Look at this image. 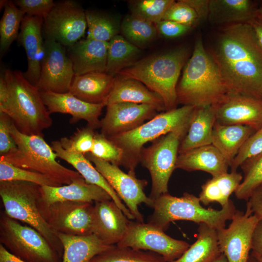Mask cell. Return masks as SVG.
I'll return each mask as SVG.
<instances>
[{
    "mask_svg": "<svg viewBox=\"0 0 262 262\" xmlns=\"http://www.w3.org/2000/svg\"><path fill=\"white\" fill-rule=\"evenodd\" d=\"M209 53L228 92L262 99V48L249 23L226 25Z\"/></svg>",
    "mask_w": 262,
    "mask_h": 262,
    "instance_id": "obj_1",
    "label": "cell"
},
{
    "mask_svg": "<svg viewBox=\"0 0 262 262\" xmlns=\"http://www.w3.org/2000/svg\"><path fill=\"white\" fill-rule=\"evenodd\" d=\"M0 112L7 115L17 130L44 137L52 119L36 86L18 70L6 69L0 76Z\"/></svg>",
    "mask_w": 262,
    "mask_h": 262,
    "instance_id": "obj_2",
    "label": "cell"
},
{
    "mask_svg": "<svg viewBox=\"0 0 262 262\" xmlns=\"http://www.w3.org/2000/svg\"><path fill=\"white\" fill-rule=\"evenodd\" d=\"M228 92L215 63L201 38H198L177 84L178 103L195 107L212 106Z\"/></svg>",
    "mask_w": 262,
    "mask_h": 262,
    "instance_id": "obj_3",
    "label": "cell"
},
{
    "mask_svg": "<svg viewBox=\"0 0 262 262\" xmlns=\"http://www.w3.org/2000/svg\"><path fill=\"white\" fill-rule=\"evenodd\" d=\"M188 55L187 49L178 48L139 60L117 75L140 82L161 97L166 111L171 110L177 108V83Z\"/></svg>",
    "mask_w": 262,
    "mask_h": 262,
    "instance_id": "obj_4",
    "label": "cell"
},
{
    "mask_svg": "<svg viewBox=\"0 0 262 262\" xmlns=\"http://www.w3.org/2000/svg\"><path fill=\"white\" fill-rule=\"evenodd\" d=\"M153 201L154 211L148 223L164 231L171 222L178 220L204 223L217 230L225 227L227 221L232 219L236 211L231 200L219 210L205 208L198 197L187 192L180 197L165 193Z\"/></svg>",
    "mask_w": 262,
    "mask_h": 262,
    "instance_id": "obj_5",
    "label": "cell"
},
{
    "mask_svg": "<svg viewBox=\"0 0 262 262\" xmlns=\"http://www.w3.org/2000/svg\"><path fill=\"white\" fill-rule=\"evenodd\" d=\"M10 133L17 148L0 158L17 167L46 175L62 185L82 177L57 162L55 153L43 136L24 134L12 121Z\"/></svg>",
    "mask_w": 262,
    "mask_h": 262,
    "instance_id": "obj_6",
    "label": "cell"
},
{
    "mask_svg": "<svg viewBox=\"0 0 262 262\" xmlns=\"http://www.w3.org/2000/svg\"><path fill=\"white\" fill-rule=\"evenodd\" d=\"M40 186L22 181H0V196L9 217L37 230L62 258L63 247L57 233L42 217L38 207Z\"/></svg>",
    "mask_w": 262,
    "mask_h": 262,
    "instance_id": "obj_7",
    "label": "cell"
},
{
    "mask_svg": "<svg viewBox=\"0 0 262 262\" xmlns=\"http://www.w3.org/2000/svg\"><path fill=\"white\" fill-rule=\"evenodd\" d=\"M195 107L182 106L163 112L129 132L109 137L124 153L122 166L135 174L144 145L188 123Z\"/></svg>",
    "mask_w": 262,
    "mask_h": 262,
    "instance_id": "obj_8",
    "label": "cell"
},
{
    "mask_svg": "<svg viewBox=\"0 0 262 262\" xmlns=\"http://www.w3.org/2000/svg\"><path fill=\"white\" fill-rule=\"evenodd\" d=\"M189 123L158 138L150 146L144 147L141 149L140 163L150 175L152 186L149 197L152 200L168 193V184L176 169L179 146L187 132Z\"/></svg>",
    "mask_w": 262,
    "mask_h": 262,
    "instance_id": "obj_9",
    "label": "cell"
},
{
    "mask_svg": "<svg viewBox=\"0 0 262 262\" xmlns=\"http://www.w3.org/2000/svg\"><path fill=\"white\" fill-rule=\"evenodd\" d=\"M0 242L10 253L27 262H61L62 258L37 230L2 212Z\"/></svg>",
    "mask_w": 262,
    "mask_h": 262,
    "instance_id": "obj_10",
    "label": "cell"
},
{
    "mask_svg": "<svg viewBox=\"0 0 262 262\" xmlns=\"http://www.w3.org/2000/svg\"><path fill=\"white\" fill-rule=\"evenodd\" d=\"M38 207L43 219L57 233L93 234L92 203L64 201L44 204L38 201Z\"/></svg>",
    "mask_w": 262,
    "mask_h": 262,
    "instance_id": "obj_11",
    "label": "cell"
},
{
    "mask_svg": "<svg viewBox=\"0 0 262 262\" xmlns=\"http://www.w3.org/2000/svg\"><path fill=\"white\" fill-rule=\"evenodd\" d=\"M116 245L156 253L166 262L179 259L190 246L184 241L171 237L148 222L137 221H130L125 235Z\"/></svg>",
    "mask_w": 262,
    "mask_h": 262,
    "instance_id": "obj_12",
    "label": "cell"
},
{
    "mask_svg": "<svg viewBox=\"0 0 262 262\" xmlns=\"http://www.w3.org/2000/svg\"><path fill=\"white\" fill-rule=\"evenodd\" d=\"M86 27L82 7L75 1L64 0L55 2L43 18L42 34L44 40H53L67 48L80 40Z\"/></svg>",
    "mask_w": 262,
    "mask_h": 262,
    "instance_id": "obj_13",
    "label": "cell"
},
{
    "mask_svg": "<svg viewBox=\"0 0 262 262\" xmlns=\"http://www.w3.org/2000/svg\"><path fill=\"white\" fill-rule=\"evenodd\" d=\"M86 157L106 180L117 195L125 204L135 219L144 222V217L138 209L141 203L152 207L153 201L144 191L147 182L136 178L135 174L123 172L116 165L97 158L90 153Z\"/></svg>",
    "mask_w": 262,
    "mask_h": 262,
    "instance_id": "obj_14",
    "label": "cell"
},
{
    "mask_svg": "<svg viewBox=\"0 0 262 262\" xmlns=\"http://www.w3.org/2000/svg\"><path fill=\"white\" fill-rule=\"evenodd\" d=\"M75 76L66 47L49 39L44 40L40 75L36 85L40 92H69Z\"/></svg>",
    "mask_w": 262,
    "mask_h": 262,
    "instance_id": "obj_15",
    "label": "cell"
},
{
    "mask_svg": "<svg viewBox=\"0 0 262 262\" xmlns=\"http://www.w3.org/2000/svg\"><path fill=\"white\" fill-rule=\"evenodd\" d=\"M259 220L246 210H236L229 227L216 230L220 250L228 262H247Z\"/></svg>",
    "mask_w": 262,
    "mask_h": 262,
    "instance_id": "obj_16",
    "label": "cell"
},
{
    "mask_svg": "<svg viewBox=\"0 0 262 262\" xmlns=\"http://www.w3.org/2000/svg\"><path fill=\"white\" fill-rule=\"evenodd\" d=\"M212 106L218 123L246 125L256 131L262 127V99L228 92Z\"/></svg>",
    "mask_w": 262,
    "mask_h": 262,
    "instance_id": "obj_17",
    "label": "cell"
},
{
    "mask_svg": "<svg viewBox=\"0 0 262 262\" xmlns=\"http://www.w3.org/2000/svg\"><path fill=\"white\" fill-rule=\"evenodd\" d=\"M157 112L147 104L127 102L109 104L100 120V133L109 138L129 132L154 118Z\"/></svg>",
    "mask_w": 262,
    "mask_h": 262,
    "instance_id": "obj_18",
    "label": "cell"
},
{
    "mask_svg": "<svg viewBox=\"0 0 262 262\" xmlns=\"http://www.w3.org/2000/svg\"><path fill=\"white\" fill-rule=\"evenodd\" d=\"M43 101L49 113L67 114L72 117L70 123H76L81 120L94 130L99 128V117L104 103L92 104L84 101L68 92L57 93L51 91L40 92Z\"/></svg>",
    "mask_w": 262,
    "mask_h": 262,
    "instance_id": "obj_19",
    "label": "cell"
},
{
    "mask_svg": "<svg viewBox=\"0 0 262 262\" xmlns=\"http://www.w3.org/2000/svg\"><path fill=\"white\" fill-rule=\"evenodd\" d=\"M130 219L112 200L95 202L92 233L108 245H115L125 235Z\"/></svg>",
    "mask_w": 262,
    "mask_h": 262,
    "instance_id": "obj_20",
    "label": "cell"
},
{
    "mask_svg": "<svg viewBox=\"0 0 262 262\" xmlns=\"http://www.w3.org/2000/svg\"><path fill=\"white\" fill-rule=\"evenodd\" d=\"M43 23V17L25 15L22 21L17 39L24 48L27 58V69L25 72H23V75L35 86L40 78L44 52Z\"/></svg>",
    "mask_w": 262,
    "mask_h": 262,
    "instance_id": "obj_21",
    "label": "cell"
},
{
    "mask_svg": "<svg viewBox=\"0 0 262 262\" xmlns=\"http://www.w3.org/2000/svg\"><path fill=\"white\" fill-rule=\"evenodd\" d=\"M40 192L38 202L44 204L64 201L92 203L112 199L105 190L87 183L83 177L60 186H40Z\"/></svg>",
    "mask_w": 262,
    "mask_h": 262,
    "instance_id": "obj_22",
    "label": "cell"
},
{
    "mask_svg": "<svg viewBox=\"0 0 262 262\" xmlns=\"http://www.w3.org/2000/svg\"><path fill=\"white\" fill-rule=\"evenodd\" d=\"M108 47V42L87 38L67 47L75 75L106 72Z\"/></svg>",
    "mask_w": 262,
    "mask_h": 262,
    "instance_id": "obj_23",
    "label": "cell"
},
{
    "mask_svg": "<svg viewBox=\"0 0 262 262\" xmlns=\"http://www.w3.org/2000/svg\"><path fill=\"white\" fill-rule=\"evenodd\" d=\"M50 146L57 158L65 161L72 165L87 183L98 185L105 190L129 219H135L106 180L85 155L70 152L65 149L59 140L52 141Z\"/></svg>",
    "mask_w": 262,
    "mask_h": 262,
    "instance_id": "obj_24",
    "label": "cell"
},
{
    "mask_svg": "<svg viewBox=\"0 0 262 262\" xmlns=\"http://www.w3.org/2000/svg\"><path fill=\"white\" fill-rule=\"evenodd\" d=\"M229 165L220 152L212 144L179 154L176 169L187 171H202L217 176L228 172Z\"/></svg>",
    "mask_w": 262,
    "mask_h": 262,
    "instance_id": "obj_25",
    "label": "cell"
},
{
    "mask_svg": "<svg viewBox=\"0 0 262 262\" xmlns=\"http://www.w3.org/2000/svg\"><path fill=\"white\" fill-rule=\"evenodd\" d=\"M124 102L149 105L158 112L166 111L163 99L157 93L138 81L116 75L106 105Z\"/></svg>",
    "mask_w": 262,
    "mask_h": 262,
    "instance_id": "obj_26",
    "label": "cell"
},
{
    "mask_svg": "<svg viewBox=\"0 0 262 262\" xmlns=\"http://www.w3.org/2000/svg\"><path fill=\"white\" fill-rule=\"evenodd\" d=\"M115 78L106 72L75 75L69 92L86 102L106 104L114 87Z\"/></svg>",
    "mask_w": 262,
    "mask_h": 262,
    "instance_id": "obj_27",
    "label": "cell"
},
{
    "mask_svg": "<svg viewBox=\"0 0 262 262\" xmlns=\"http://www.w3.org/2000/svg\"><path fill=\"white\" fill-rule=\"evenodd\" d=\"M260 3L251 0H209L208 18L215 24L247 23L262 6Z\"/></svg>",
    "mask_w": 262,
    "mask_h": 262,
    "instance_id": "obj_28",
    "label": "cell"
},
{
    "mask_svg": "<svg viewBox=\"0 0 262 262\" xmlns=\"http://www.w3.org/2000/svg\"><path fill=\"white\" fill-rule=\"evenodd\" d=\"M215 122V114L212 106L195 107L187 132L180 143L179 154L211 145Z\"/></svg>",
    "mask_w": 262,
    "mask_h": 262,
    "instance_id": "obj_29",
    "label": "cell"
},
{
    "mask_svg": "<svg viewBox=\"0 0 262 262\" xmlns=\"http://www.w3.org/2000/svg\"><path fill=\"white\" fill-rule=\"evenodd\" d=\"M63 247L61 262H91L115 245H108L94 234L79 236L57 233Z\"/></svg>",
    "mask_w": 262,
    "mask_h": 262,
    "instance_id": "obj_30",
    "label": "cell"
},
{
    "mask_svg": "<svg viewBox=\"0 0 262 262\" xmlns=\"http://www.w3.org/2000/svg\"><path fill=\"white\" fill-rule=\"evenodd\" d=\"M256 131L246 125H225L215 122L212 144L220 152L230 167L245 142Z\"/></svg>",
    "mask_w": 262,
    "mask_h": 262,
    "instance_id": "obj_31",
    "label": "cell"
},
{
    "mask_svg": "<svg viewBox=\"0 0 262 262\" xmlns=\"http://www.w3.org/2000/svg\"><path fill=\"white\" fill-rule=\"evenodd\" d=\"M242 180V174L237 171L212 177L201 187L198 196L200 202L205 206L217 202L222 208L226 207L231 200L230 196L235 193Z\"/></svg>",
    "mask_w": 262,
    "mask_h": 262,
    "instance_id": "obj_32",
    "label": "cell"
},
{
    "mask_svg": "<svg viewBox=\"0 0 262 262\" xmlns=\"http://www.w3.org/2000/svg\"><path fill=\"white\" fill-rule=\"evenodd\" d=\"M196 236L195 242L179 259L172 262H212L222 253L216 229L200 223Z\"/></svg>",
    "mask_w": 262,
    "mask_h": 262,
    "instance_id": "obj_33",
    "label": "cell"
},
{
    "mask_svg": "<svg viewBox=\"0 0 262 262\" xmlns=\"http://www.w3.org/2000/svg\"><path fill=\"white\" fill-rule=\"evenodd\" d=\"M141 50L117 34L108 42L106 73L115 76L138 61Z\"/></svg>",
    "mask_w": 262,
    "mask_h": 262,
    "instance_id": "obj_34",
    "label": "cell"
},
{
    "mask_svg": "<svg viewBox=\"0 0 262 262\" xmlns=\"http://www.w3.org/2000/svg\"><path fill=\"white\" fill-rule=\"evenodd\" d=\"M209 0L175 1L163 20H171L192 28L208 17Z\"/></svg>",
    "mask_w": 262,
    "mask_h": 262,
    "instance_id": "obj_35",
    "label": "cell"
},
{
    "mask_svg": "<svg viewBox=\"0 0 262 262\" xmlns=\"http://www.w3.org/2000/svg\"><path fill=\"white\" fill-rule=\"evenodd\" d=\"M0 21V54L2 57L12 43L17 39L22 21L25 14L14 1L6 0Z\"/></svg>",
    "mask_w": 262,
    "mask_h": 262,
    "instance_id": "obj_36",
    "label": "cell"
},
{
    "mask_svg": "<svg viewBox=\"0 0 262 262\" xmlns=\"http://www.w3.org/2000/svg\"><path fill=\"white\" fill-rule=\"evenodd\" d=\"M121 30L124 37L138 48L149 43L158 33L155 24L133 14L124 19Z\"/></svg>",
    "mask_w": 262,
    "mask_h": 262,
    "instance_id": "obj_37",
    "label": "cell"
},
{
    "mask_svg": "<svg viewBox=\"0 0 262 262\" xmlns=\"http://www.w3.org/2000/svg\"><path fill=\"white\" fill-rule=\"evenodd\" d=\"M91 262H166L160 255L116 245L97 255Z\"/></svg>",
    "mask_w": 262,
    "mask_h": 262,
    "instance_id": "obj_38",
    "label": "cell"
},
{
    "mask_svg": "<svg viewBox=\"0 0 262 262\" xmlns=\"http://www.w3.org/2000/svg\"><path fill=\"white\" fill-rule=\"evenodd\" d=\"M243 180L234 193L236 198L247 201L253 191L262 184V152L246 160L240 166Z\"/></svg>",
    "mask_w": 262,
    "mask_h": 262,
    "instance_id": "obj_39",
    "label": "cell"
},
{
    "mask_svg": "<svg viewBox=\"0 0 262 262\" xmlns=\"http://www.w3.org/2000/svg\"><path fill=\"white\" fill-rule=\"evenodd\" d=\"M85 13L88 29L87 39L109 42L118 34V26L111 17L93 11Z\"/></svg>",
    "mask_w": 262,
    "mask_h": 262,
    "instance_id": "obj_40",
    "label": "cell"
},
{
    "mask_svg": "<svg viewBox=\"0 0 262 262\" xmlns=\"http://www.w3.org/2000/svg\"><path fill=\"white\" fill-rule=\"evenodd\" d=\"M26 181L41 186L62 185L46 175L17 167L0 158V181Z\"/></svg>",
    "mask_w": 262,
    "mask_h": 262,
    "instance_id": "obj_41",
    "label": "cell"
},
{
    "mask_svg": "<svg viewBox=\"0 0 262 262\" xmlns=\"http://www.w3.org/2000/svg\"><path fill=\"white\" fill-rule=\"evenodd\" d=\"M173 0H139L129 2L131 14L156 24L163 20Z\"/></svg>",
    "mask_w": 262,
    "mask_h": 262,
    "instance_id": "obj_42",
    "label": "cell"
},
{
    "mask_svg": "<svg viewBox=\"0 0 262 262\" xmlns=\"http://www.w3.org/2000/svg\"><path fill=\"white\" fill-rule=\"evenodd\" d=\"M94 157L117 166L122 165V149L101 133L96 132L93 147L89 152Z\"/></svg>",
    "mask_w": 262,
    "mask_h": 262,
    "instance_id": "obj_43",
    "label": "cell"
},
{
    "mask_svg": "<svg viewBox=\"0 0 262 262\" xmlns=\"http://www.w3.org/2000/svg\"><path fill=\"white\" fill-rule=\"evenodd\" d=\"M89 126L77 129L69 137H64L60 139L62 147L66 150L83 155L89 153L93 146L96 132Z\"/></svg>",
    "mask_w": 262,
    "mask_h": 262,
    "instance_id": "obj_44",
    "label": "cell"
},
{
    "mask_svg": "<svg viewBox=\"0 0 262 262\" xmlns=\"http://www.w3.org/2000/svg\"><path fill=\"white\" fill-rule=\"evenodd\" d=\"M262 152V127L251 135L240 148L230 166V171L237 169L247 159Z\"/></svg>",
    "mask_w": 262,
    "mask_h": 262,
    "instance_id": "obj_45",
    "label": "cell"
},
{
    "mask_svg": "<svg viewBox=\"0 0 262 262\" xmlns=\"http://www.w3.org/2000/svg\"><path fill=\"white\" fill-rule=\"evenodd\" d=\"M14 2L25 15L43 18L50 12L55 3L52 0H16Z\"/></svg>",
    "mask_w": 262,
    "mask_h": 262,
    "instance_id": "obj_46",
    "label": "cell"
},
{
    "mask_svg": "<svg viewBox=\"0 0 262 262\" xmlns=\"http://www.w3.org/2000/svg\"><path fill=\"white\" fill-rule=\"evenodd\" d=\"M12 121L6 114L0 112V156H4L17 148L10 133Z\"/></svg>",
    "mask_w": 262,
    "mask_h": 262,
    "instance_id": "obj_47",
    "label": "cell"
},
{
    "mask_svg": "<svg viewBox=\"0 0 262 262\" xmlns=\"http://www.w3.org/2000/svg\"><path fill=\"white\" fill-rule=\"evenodd\" d=\"M158 32L167 38H174L185 34L191 27L178 22L167 20H162L155 24Z\"/></svg>",
    "mask_w": 262,
    "mask_h": 262,
    "instance_id": "obj_48",
    "label": "cell"
},
{
    "mask_svg": "<svg viewBox=\"0 0 262 262\" xmlns=\"http://www.w3.org/2000/svg\"><path fill=\"white\" fill-rule=\"evenodd\" d=\"M246 201V210L259 219H262V184L253 191Z\"/></svg>",
    "mask_w": 262,
    "mask_h": 262,
    "instance_id": "obj_49",
    "label": "cell"
},
{
    "mask_svg": "<svg viewBox=\"0 0 262 262\" xmlns=\"http://www.w3.org/2000/svg\"><path fill=\"white\" fill-rule=\"evenodd\" d=\"M251 253L262 258V219H259L255 228L252 239Z\"/></svg>",
    "mask_w": 262,
    "mask_h": 262,
    "instance_id": "obj_50",
    "label": "cell"
},
{
    "mask_svg": "<svg viewBox=\"0 0 262 262\" xmlns=\"http://www.w3.org/2000/svg\"><path fill=\"white\" fill-rule=\"evenodd\" d=\"M0 262H27L10 253L2 244L0 245Z\"/></svg>",
    "mask_w": 262,
    "mask_h": 262,
    "instance_id": "obj_51",
    "label": "cell"
},
{
    "mask_svg": "<svg viewBox=\"0 0 262 262\" xmlns=\"http://www.w3.org/2000/svg\"><path fill=\"white\" fill-rule=\"evenodd\" d=\"M247 23L252 27L258 42L262 48V20L255 16Z\"/></svg>",
    "mask_w": 262,
    "mask_h": 262,
    "instance_id": "obj_52",
    "label": "cell"
},
{
    "mask_svg": "<svg viewBox=\"0 0 262 262\" xmlns=\"http://www.w3.org/2000/svg\"><path fill=\"white\" fill-rule=\"evenodd\" d=\"M212 262H228V260L224 254L221 253L219 256H218Z\"/></svg>",
    "mask_w": 262,
    "mask_h": 262,
    "instance_id": "obj_53",
    "label": "cell"
},
{
    "mask_svg": "<svg viewBox=\"0 0 262 262\" xmlns=\"http://www.w3.org/2000/svg\"><path fill=\"white\" fill-rule=\"evenodd\" d=\"M255 16L262 20V6L257 10Z\"/></svg>",
    "mask_w": 262,
    "mask_h": 262,
    "instance_id": "obj_54",
    "label": "cell"
},
{
    "mask_svg": "<svg viewBox=\"0 0 262 262\" xmlns=\"http://www.w3.org/2000/svg\"><path fill=\"white\" fill-rule=\"evenodd\" d=\"M247 262H260L251 253L250 254Z\"/></svg>",
    "mask_w": 262,
    "mask_h": 262,
    "instance_id": "obj_55",
    "label": "cell"
},
{
    "mask_svg": "<svg viewBox=\"0 0 262 262\" xmlns=\"http://www.w3.org/2000/svg\"><path fill=\"white\" fill-rule=\"evenodd\" d=\"M252 254V253H251ZM254 257H255L260 262H262V258L260 257H259V256H255L254 255H253V254H252Z\"/></svg>",
    "mask_w": 262,
    "mask_h": 262,
    "instance_id": "obj_56",
    "label": "cell"
}]
</instances>
